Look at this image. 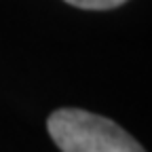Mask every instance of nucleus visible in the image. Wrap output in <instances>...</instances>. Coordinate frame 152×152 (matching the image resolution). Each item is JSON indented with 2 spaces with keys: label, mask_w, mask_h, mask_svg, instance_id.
<instances>
[{
  "label": "nucleus",
  "mask_w": 152,
  "mask_h": 152,
  "mask_svg": "<svg viewBox=\"0 0 152 152\" xmlns=\"http://www.w3.org/2000/svg\"><path fill=\"white\" fill-rule=\"evenodd\" d=\"M47 129L61 152H146L114 121L80 108L55 110Z\"/></svg>",
  "instance_id": "1"
},
{
  "label": "nucleus",
  "mask_w": 152,
  "mask_h": 152,
  "mask_svg": "<svg viewBox=\"0 0 152 152\" xmlns=\"http://www.w3.org/2000/svg\"><path fill=\"white\" fill-rule=\"evenodd\" d=\"M66 2L85 11H108V9H116L125 4L127 0H66Z\"/></svg>",
  "instance_id": "2"
}]
</instances>
